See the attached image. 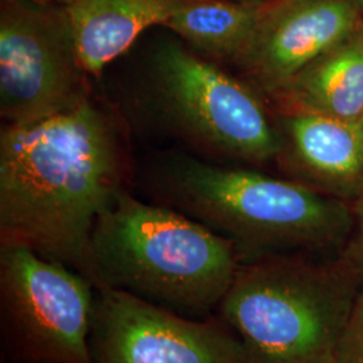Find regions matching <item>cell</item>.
Returning <instances> with one entry per match:
<instances>
[{"instance_id":"obj_13","label":"cell","mask_w":363,"mask_h":363,"mask_svg":"<svg viewBox=\"0 0 363 363\" xmlns=\"http://www.w3.org/2000/svg\"><path fill=\"white\" fill-rule=\"evenodd\" d=\"M261 4L242 0H195L174 13L163 26L198 55L211 62L234 65L252 35Z\"/></svg>"},{"instance_id":"obj_12","label":"cell","mask_w":363,"mask_h":363,"mask_svg":"<svg viewBox=\"0 0 363 363\" xmlns=\"http://www.w3.org/2000/svg\"><path fill=\"white\" fill-rule=\"evenodd\" d=\"M195 0H77L67 7L78 57L89 76L123 52L148 27L164 25Z\"/></svg>"},{"instance_id":"obj_8","label":"cell","mask_w":363,"mask_h":363,"mask_svg":"<svg viewBox=\"0 0 363 363\" xmlns=\"http://www.w3.org/2000/svg\"><path fill=\"white\" fill-rule=\"evenodd\" d=\"M93 363H250L218 313L191 319L130 294L96 288Z\"/></svg>"},{"instance_id":"obj_5","label":"cell","mask_w":363,"mask_h":363,"mask_svg":"<svg viewBox=\"0 0 363 363\" xmlns=\"http://www.w3.org/2000/svg\"><path fill=\"white\" fill-rule=\"evenodd\" d=\"M148 91L166 125L201 150L249 164L277 160L280 133L259 91L183 42L154 50Z\"/></svg>"},{"instance_id":"obj_9","label":"cell","mask_w":363,"mask_h":363,"mask_svg":"<svg viewBox=\"0 0 363 363\" xmlns=\"http://www.w3.org/2000/svg\"><path fill=\"white\" fill-rule=\"evenodd\" d=\"M358 0H268L259 6L237 66L247 84L271 97L298 72L357 33Z\"/></svg>"},{"instance_id":"obj_16","label":"cell","mask_w":363,"mask_h":363,"mask_svg":"<svg viewBox=\"0 0 363 363\" xmlns=\"http://www.w3.org/2000/svg\"><path fill=\"white\" fill-rule=\"evenodd\" d=\"M35 3H40V4H57V6H64V7H69L73 3H76L77 0H31Z\"/></svg>"},{"instance_id":"obj_11","label":"cell","mask_w":363,"mask_h":363,"mask_svg":"<svg viewBox=\"0 0 363 363\" xmlns=\"http://www.w3.org/2000/svg\"><path fill=\"white\" fill-rule=\"evenodd\" d=\"M269 100L277 112H306L358 123L363 115V33L320 54Z\"/></svg>"},{"instance_id":"obj_17","label":"cell","mask_w":363,"mask_h":363,"mask_svg":"<svg viewBox=\"0 0 363 363\" xmlns=\"http://www.w3.org/2000/svg\"><path fill=\"white\" fill-rule=\"evenodd\" d=\"M242 1H249V3H257V4H261V3H265V1H268V0H242Z\"/></svg>"},{"instance_id":"obj_6","label":"cell","mask_w":363,"mask_h":363,"mask_svg":"<svg viewBox=\"0 0 363 363\" xmlns=\"http://www.w3.org/2000/svg\"><path fill=\"white\" fill-rule=\"evenodd\" d=\"M96 288L65 264L0 245L3 363H93Z\"/></svg>"},{"instance_id":"obj_20","label":"cell","mask_w":363,"mask_h":363,"mask_svg":"<svg viewBox=\"0 0 363 363\" xmlns=\"http://www.w3.org/2000/svg\"><path fill=\"white\" fill-rule=\"evenodd\" d=\"M361 30H362V33H363V15H362V25H361Z\"/></svg>"},{"instance_id":"obj_2","label":"cell","mask_w":363,"mask_h":363,"mask_svg":"<svg viewBox=\"0 0 363 363\" xmlns=\"http://www.w3.org/2000/svg\"><path fill=\"white\" fill-rule=\"evenodd\" d=\"M240 262L228 238L179 210L147 203L123 189L93 229L88 277L94 288L206 319L218 312Z\"/></svg>"},{"instance_id":"obj_3","label":"cell","mask_w":363,"mask_h":363,"mask_svg":"<svg viewBox=\"0 0 363 363\" xmlns=\"http://www.w3.org/2000/svg\"><path fill=\"white\" fill-rule=\"evenodd\" d=\"M152 191L233 242L241 261L340 249L350 233V203L256 169L174 156Z\"/></svg>"},{"instance_id":"obj_4","label":"cell","mask_w":363,"mask_h":363,"mask_svg":"<svg viewBox=\"0 0 363 363\" xmlns=\"http://www.w3.org/2000/svg\"><path fill=\"white\" fill-rule=\"evenodd\" d=\"M359 288L306 253L241 261L218 308L250 363H330Z\"/></svg>"},{"instance_id":"obj_18","label":"cell","mask_w":363,"mask_h":363,"mask_svg":"<svg viewBox=\"0 0 363 363\" xmlns=\"http://www.w3.org/2000/svg\"><path fill=\"white\" fill-rule=\"evenodd\" d=\"M358 124H359V125H361V128H362V130H363V115H362V117H361V120H359V121H358Z\"/></svg>"},{"instance_id":"obj_10","label":"cell","mask_w":363,"mask_h":363,"mask_svg":"<svg viewBox=\"0 0 363 363\" xmlns=\"http://www.w3.org/2000/svg\"><path fill=\"white\" fill-rule=\"evenodd\" d=\"M277 160L291 179L351 203L363 190V130L358 123L306 112H277Z\"/></svg>"},{"instance_id":"obj_14","label":"cell","mask_w":363,"mask_h":363,"mask_svg":"<svg viewBox=\"0 0 363 363\" xmlns=\"http://www.w3.org/2000/svg\"><path fill=\"white\" fill-rule=\"evenodd\" d=\"M351 229L339 249L337 265L363 289V190L350 203Z\"/></svg>"},{"instance_id":"obj_7","label":"cell","mask_w":363,"mask_h":363,"mask_svg":"<svg viewBox=\"0 0 363 363\" xmlns=\"http://www.w3.org/2000/svg\"><path fill=\"white\" fill-rule=\"evenodd\" d=\"M67 7L1 0L0 115L25 125L64 115L91 100Z\"/></svg>"},{"instance_id":"obj_15","label":"cell","mask_w":363,"mask_h":363,"mask_svg":"<svg viewBox=\"0 0 363 363\" xmlns=\"http://www.w3.org/2000/svg\"><path fill=\"white\" fill-rule=\"evenodd\" d=\"M330 363H363V289L355 298Z\"/></svg>"},{"instance_id":"obj_1","label":"cell","mask_w":363,"mask_h":363,"mask_svg":"<svg viewBox=\"0 0 363 363\" xmlns=\"http://www.w3.org/2000/svg\"><path fill=\"white\" fill-rule=\"evenodd\" d=\"M120 190L116 132L91 100L1 127L0 245L30 247L88 277L93 229Z\"/></svg>"},{"instance_id":"obj_19","label":"cell","mask_w":363,"mask_h":363,"mask_svg":"<svg viewBox=\"0 0 363 363\" xmlns=\"http://www.w3.org/2000/svg\"><path fill=\"white\" fill-rule=\"evenodd\" d=\"M358 3H359V6H361V7H362V10H363V0H358Z\"/></svg>"}]
</instances>
